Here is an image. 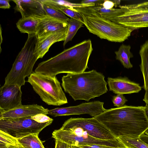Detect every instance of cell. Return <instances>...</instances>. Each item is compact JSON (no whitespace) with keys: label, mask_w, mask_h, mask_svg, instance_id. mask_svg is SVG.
<instances>
[{"label":"cell","mask_w":148,"mask_h":148,"mask_svg":"<svg viewBox=\"0 0 148 148\" xmlns=\"http://www.w3.org/2000/svg\"><path fill=\"white\" fill-rule=\"evenodd\" d=\"M118 138L121 136L139 138L148 128L144 106L124 105L106 110L95 117Z\"/></svg>","instance_id":"cell-1"},{"label":"cell","mask_w":148,"mask_h":148,"mask_svg":"<svg viewBox=\"0 0 148 148\" xmlns=\"http://www.w3.org/2000/svg\"><path fill=\"white\" fill-rule=\"evenodd\" d=\"M92 50L91 40H85L40 62L35 72L51 77L62 73L84 72L88 68V62Z\"/></svg>","instance_id":"cell-2"},{"label":"cell","mask_w":148,"mask_h":148,"mask_svg":"<svg viewBox=\"0 0 148 148\" xmlns=\"http://www.w3.org/2000/svg\"><path fill=\"white\" fill-rule=\"evenodd\" d=\"M62 81L64 91L75 101H88L108 91L105 76L95 70L77 74H67L62 77Z\"/></svg>","instance_id":"cell-3"},{"label":"cell","mask_w":148,"mask_h":148,"mask_svg":"<svg viewBox=\"0 0 148 148\" xmlns=\"http://www.w3.org/2000/svg\"><path fill=\"white\" fill-rule=\"evenodd\" d=\"M81 15L90 32L101 39L122 42L130 36L133 29L106 19L91 7L74 8Z\"/></svg>","instance_id":"cell-4"},{"label":"cell","mask_w":148,"mask_h":148,"mask_svg":"<svg viewBox=\"0 0 148 148\" xmlns=\"http://www.w3.org/2000/svg\"><path fill=\"white\" fill-rule=\"evenodd\" d=\"M37 38L36 34H28L23 47L5 78L4 84H14L21 87L25 85V78L33 73V67L38 60L34 54Z\"/></svg>","instance_id":"cell-5"},{"label":"cell","mask_w":148,"mask_h":148,"mask_svg":"<svg viewBox=\"0 0 148 148\" xmlns=\"http://www.w3.org/2000/svg\"><path fill=\"white\" fill-rule=\"evenodd\" d=\"M27 82L42 101L49 105L60 106L68 103L66 95L56 76L33 72Z\"/></svg>","instance_id":"cell-6"},{"label":"cell","mask_w":148,"mask_h":148,"mask_svg":"<svg viewBox=\"0 0 148 148\" xmlns=\"http://www.w3.org/2000/svg\"><path fill=\"white\" fill-rule=\"evenodd\" d=\"M52 135V137L56 141L62 142L71 146L95 144L126 148L118 138L114 140H104L95 138L78 127L62 126L60 129L53 131Z\"/></svg>","instance_id":"cell-7"},{"label":"cell","mask_w":148,"mask_h":148,"mask_svg":"<svg viewBox=\"0 0 148 148\" xmlns=\"http://www.w3.org/2000/svg\"><path fill=\"white\" fill-rule=\"evenodd\" d=\"M119 7L109 20L134 30L148 27V1Z\"/></svg>","instance_id":"cell-8"},{"label":"cell","mask_w":148,"mask_h":148,"mask_svg":"<svg viewBox=\"0 0 148 148\" xmlns=\"http://www.w3.org/2000/svg\"><path fill=\"white\" fill-rule=\"evenodd\" d=\"M53 121L40 123L31 117L0 119V130L18 139L31 134H39Z\"/></svg>","instance_id":"cell-9"},{"label":"cell","mask_w":148,"mask_h":148,"mask_svg":"<svg viewBox=\"0 0 148 148\" xmlns=\"http://www.w3.org/2000/svg\"><path fill=\"white\" fill-rule=\"evenodd\" d=\"M63 127H76L86 131L90 136L99 139L114 140L117 139L104 125L95 118H71L64 122Z\"/></svg>","instance_id":"cell-10"},{"label":"cell","mask_w":148,"mask_h":148,"mask_svg":"<svg viewBox=\"0 0 148 148\" xmlns=\"http://www.w3.org/2000/svg\"><path fill=\"white\" fill-rule=\"evenodd\" d=\"M104 103L99 101L82 103L78 105L49 110L48 114L55 117L87 114L95 117L104 112Z\"/></svg>","instance_id":"cell-11"},{"label":"cell","mask_w":148,"mask_h":148,"mask_svg":"<svg viewBox=\"0 0 148 148\" xmlns=\"http://www.w3.org/2000/svg\"><path fill=\"white\" fill-rule=\"evenodd\" d=\"M22 95L21 87L14 84H4L0 89V111L22 105Z\"/></svg>","instance_id":"cell-12"},{"label":"cell","mask_w":148,"mask_h":148,"mask_svg":"<svg viewBox=\"0 0 148 148\" xmlns=\"http://www.w3.org/2000/svg\"><path fill=\"white\" fill-rule=\"evenodd\" d=\"M16 4L14 9L21 14L22 18L32 17L38 19L47 16L41 0H13Z\"/></svg>","instance_id":"cell-13"},{"label":"cell","mask_w":148,"mask_h":148,"mask_svg":"<svg viewBox=\"0 0 148 148\" xmlns=\"http://www.w3.org/2000/svg\"><path fill=\"white\" fill-rule=\"evenodd\" d=\"M48 110L36 104L22 105L11 110L0 111V119L31 117L40 114L47 115Z\"/></svg>","instance_id":"cell-14"},{"label":"cell","mask_w":148,"mask_h":148,"mask_svg":"<svg viewBox=\"0 0 148 148\" xmlns=\"http://www.w3.org/2000/svg\"><path fill=\"white\" fill-rule=\"evenodd\" d=\"M107 79L109 90L116 94L138 93L141 90L138 84L131 81L126 77H108Z\"/></svg>","instance_id":"cell-15"},{"label":"cell","mask_w":148,"mask_h":148,"mask_svg":"<svg viewBox=\"0 0 148 148\" xmlns=\"http://www.w3.org/2000/svg\"><path fill=\"white\" fill-rule=\"evenodd\" d=\"M67 32V31L57 32L37 38L34 55L38 59L42 58L53 44L57 42L65 40Z\"/></svg>","instance_id":"cell-16"},{"label":"cell","mask_w":148,"mask_h":148,"mask_svg":"<svg viewBox=\"0 0 148 148\" xmlns=\"http://www.w3.org/2000/svg\"><path fill=\"white\" fill-rule=\"evenodd\" d=\"M68 28L67 22L47 16L39 20L36 34L39 38L53 33L67 31Z\"/></svg>","instance_id":"cell-17"},{"label":"cell","mask_w":148,"mask_h":148,"mask_svg":"<svg viewBox=\"0 0 148 148\" xmlns=\"http://www.w3.org/2000/svg\"><path fill=\"white\" fill-rule=\"evenodd\" d=\"M39 19L32 18H21L16 23V27L21 33L36 34Z\"/></svg>","instance_id":"cell-18"},{"label":"cell","mask_w":148,"mask_h":148,"mask_svg":"<svg viewBox=\"0 0 148 148\" xmlns=\"http://www.w3.org/2000/svg\"><path fill=\"white\" fill-rule=\"evenodd\" d=\"M139 53L141 60L140 66L144 79L143 88L145 90L148 87V40L141 46Z\"/></svg>","instance_id":"cell-19"},{"label":"cell","mask_w":148,"mask_h":148,"mask_svg":"<svg viewBox=\"0 0 148 148\" xmlns=\"http://www.w3.org/2000/svg\"><path fill=\"white\" fill-rule=\"evenodd\" d=\"M131 47L130 45H122L117 51H115L116 58L119 60L124 67L127 69L132 68L133 65L130 59L133 57V55L130 51Z\"/></svg>","instance_id":"cell-20"},{"label":"cell","mask_w":148,"mask_h":148,"mask_svg":"<svg viewBox=\"0 0 148 148\" xmlns=\"http://www.w3.org/2000/svg\"><path fill=\"white\" fill-rule=\"evenodd\" d=\"M41 1L43 3L60 11L70 18L77 20L84 23L83 19L81 15L74 8L58 4L54 0H41Z\"/></svg>","instance_id":"cell-21"},{"label":"cell","mask_w":148,"mask_h":148,"mask_svg":"<svg viewBox=\"0 0 148 148\" xmlns=\"http://www.w3.org/2000/svg\"><path fill=\"white\" fill-rule=\"evenodd\" d=\"M38 135V134H31L18 139V140L25 148H45Z\"/></svg>","instance_id":"cell-22"},{"label":"cell","mask_w":148,"mask_h":148,"mask_svg":"<svg viewBox=\"0 0 148 148\" xmlns=\"http://www.w3.org/2000/svg\"><path fill=\"white\" fill-rule=\"evenodd\" d=\"M67 23V32L66 38L63 43L64 47L68 42L72 41L78 30L84 25L82 22L71 18H69Z\"/></svg>","instance_id":"cell-23"},{"label":"cell","mask_w":148,"mask_h":148,"mask_svg":"<svg viewBox=\"0 0 148 148\" xmlns=\"http://www.w3.org/2000/svg\"><path fill=\"white\" fill-rule=\"evenodd\" d=\"M21 145L18 139L0 130V148H11Z\"/></svg>","instance_id":"cell-24"},{"label":"cell","mask_w":148,"mask_h":148,"mask_svg":"<svg viewBox=\"0 0 148 148\" xmlns=\"http://www.w3.org/2000/svg\"><path fill=\"white\" fill-rule=\"evenodd\" d=\"M118 139L126 148H148V145L139 138H132L121 136Z\"/></svg>","instance_id":"cell-25"},{"label":"cell","mask_w":148,"mask_h":148,"mask_svg":"<svg viewBox=\"0 0 148 148\" xmlns=\"http://www.w3.org/2000/svg\"><path fill=\"white\" fill-rule=\"evenodd\" d=\"M42 3L43 8L47 16L61 21L67 22L69 18L66 16L63 12L48 5L42 2Z\"/></svg>","instance_id":"cell-26"},{"label":"cell","mask_w":148,"mask_h":148,"mask_svg":"<svg viewBox=\"0 0 148 148\" xmlns=\"http://www.w3.org/2000/svg\"><path fill=\"white\" fill-rule=\"evenodd\" d=\"M57 4L71 8H82L87 7L95 6V3L82 4L72 3L67 1L62 0H54Z\"/></svg>","instance_id":"cell-27"},{"label":"cell","mask_w":148,"mask_h":148,"mask_svg":"<svg viewBox=\"0 0 148 148\" xmlns=\"http://www.w3.org/2000/svg\"><path fill=\"white\" fill-rule=\"evenodd\" d=\"M112 101L114 106L119 108L123 106L127 100L123 94H118L112 97Z\"/></svg>","instance_id":"cell-28"},{"label":"cell","mask_w":148,"mask_h":148,"mask_svg":"<svg viewBox=\"0 0 148 148\" xmlns=\"http://www.w3.org/2000/svg\"><path fill=\"white\" fill-rule=\"evenodd\" d=\"M31 118L40 123H44L53 121V119L46 115L40 114L31 117Z\"/></svg>","instance_id":"cell-29"},{"label":"cell","mask_w":148,"mask_h":148,"mask_svg":"<svg viewBox=\"0 0 148 148\" xmlns=\"http://www.w3.org/2000/svg\"><path fill=\"white\" fill-rule=\"evenodd\" d=\"M82 148H119L105 145L91 144L78 146Z\"/></svg>","instance_id":"cell-30"},{"label":"cell","mask_w":148,"mask_h":148,"mask_svg":"<svg viewBox=\"0 0 148 148\" xmlns=\"http://www.w3.org/2000/svg\"><path fill=\"white\" fill-rule=\"evenodd\" d=\"M100 5L106 10L111 9L114 6V3L112 1L104 0L103 3Z\"/></svg>","instance_id":"cell-31"},{"label":"cell","mask_w":148,"mask_h":148,"mask_svg":"<svg viewBox=\"0 0 148 148\" xmlns=\"http://www.w3.org/2000/svg\"><path fill=\"white\" fill-rule=\"evenodd\" d=\"M104 0H84L81 2L82 4L95 3L96 5H100L104 2Z\"/></svg>","instance_id":"cell-32"},{"label":"cell","mask_w":148,"mask_h":148,"mask_svg":"<svg viewBox=\"0 0 148 148\" xmlns=\"http://www.w3.org/2000/svg\"><path fill=\"white\" fill-rule=\"evenodd\" d=\"M9 0H0V8L4 9L10 8V5L9 3Z\"/></svg>","instance_id":"cell-33"},{"label":"cell","mask_w":148,"mask_h":148,"mask_svg":"<svg viewBox=\"0 0 148 148\" xmlns=\"http://www.w3.org/2000/svg\"><path fill=\"white\" fill-rule=\"evenodd\" d=\"M69 145L66 143L56 141L55 148H69Z\"/></svg>","instance_id":"cell-34"},{"label":"cell","mask_w":148,"mask_h":148,"mask_svg":"<svg viewBox=\"0 0 148 148\" xmlns=\"http://www.w3.org/2000/svg\"><path fill=\"white\" fill-rule=\"evenodd\" d=\"M143 141L148 145V136L143 134L139 137Z\"/></svg>","instance_id":"cell-35"},{"label":"cell","mask_w":148,"mask_h":148,"mask_svg":"<svg viewBox=\"0 0 148 148\" xmlns=\"http://www.w3.org/2000/svg\"><path fill=\"white\" fill-rule=\"evenodd\" d=\"M145 90V92L143 100L146 104L148 105V87Z\"/></svg>","instance_id":"cell-36"},{"label":"cell","mask_w":148,"mask_h":148,"mask_svg":"<svg viewBox=\"0 0 148 148\" xmlns=\"http://www.w3.org/2000/svg\"><path fill=\"white\" fill-rule=\"evenodd\" d=\"M144 109L145 115L148 120V105L146 104L145 106H144Z\"/></svg>","instance_id":"cell-37"},{"label":"cell","mask_w":148,"mask_h":148,"mask_svg":"<svg viewBox=\"0 0 148 148\" xmlns=\"http://www.w3.org/2000/svg\"><path fill=\"white\" fill-rule=\"evenodd\" d=\"M114 3V6L116 7L118 5H119L120 3V0H112Z\"/></svg>","instance_id":"cell-38"},{"label":"cell","mask_w":148,"mask_h":148,"mask_svg":"<svg viewBox=\"0 0 148 148\" xmlns=\"http://www.w3.org/2000/svg\"><path fill=\"white\" fill-rule=\"evenodd\" d=\"M11 148H25L22 145L16 146Z\"/></svg>","instance_id":"cell-39"},{"label":"cell","mask_w":148,"mask_h":148,"mask_svg":"<svg viewBox=\"0 0 148 148\" xmlns=\"http://www.w3.org/2000/svg\"><path fill=\"white\" fill-rule=\"evenodd\" d=\"M144 134L148 136V128L144 132Z\"/></svg>","instance_id":"cell-40"},{"label":"cell","mask_w":148,"mask_h":148,"mask_svg":"<svg viewBox=\"0 0 148 148\" xmlns=\"http://www.w3.org/2000/svg\"><path fill=\"white\" fill-rule=\"evenodd\" d=\"M72 148H82L80 147H79L78 146H72Z\"/></svg>","instance_id":"cell-41"},{"label":"cell","mask_w":148,"mask_h":148,"mask_svg":"<svg viewBox=\"0 0 148 148\" xmlns=\"http://www.w3.org/2000/svg\"><path fill=\"white\" fill-rule=\"evenodd\" d=\"M69 148H72V147L70 145Z\"/></svg>","instance_id":"cell-42"},{"label":"cell","mask_w":148,"mask_h":148,"mask_svg":"<svg viewBox=\"0 0 148 148\" xmlns=\"http://www.w3.org/2000/svg\"></svg>","instance_id":"cell-43"}]
</instances>
